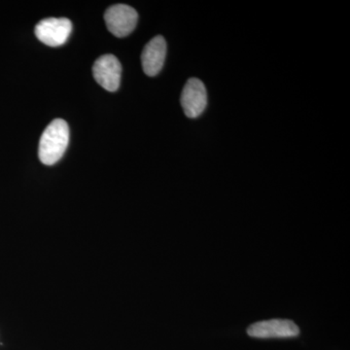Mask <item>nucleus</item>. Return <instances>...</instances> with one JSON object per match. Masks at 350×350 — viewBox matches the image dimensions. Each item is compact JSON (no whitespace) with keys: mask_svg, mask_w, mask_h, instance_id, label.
<instances>
[{"mask_svg":"<svg viewBox=\"0 0 350 350\" xmlns=\"http://www.w3.org/2000/svg\"><path fill=\"white\" fill-rule=\"evenodd\" d=\"M181 107L186 116L196 119L202 114L207 105V93L204 83L198 78H191L181 94Z\"/></svg>","mask_w":350,"mask_h":350,"instance_id":"20e7f679","label":"nucleus"},{"mask_svg":"<svg viewBox=\"0 0 350 350\" xmlns=\"http://www.w3.org/2000/svg\"><path fill=\"white\" fill-rule=\"evenodd\" d=\"M69 128L63 119L52 121L41 135L39 142L38 156L41 163L53 165L61 160L68 148Z\"/></svg>","mask_w":350,"mask_h":350,"instance_id":"f257e3e1","label":"nucleus"},{"mask_svg":"<svg viewBox=\"0 0 350 350\" xmlns=\"http://www.w3.org/2000/svg\"><path fill=\"white\" fill-rule=\"evenodd\" d=\"M71 31L72 24L66 18L44 19L36 25L34 29L38 40L50 47L64 45L68 41Z\"/></svg>","mask_w":350,"mask_h":350,"instance_id":"7ed1b4c3","label":"nucleus"},{"mask_svg":"<svg viewBox=\"0 0 350 350\" xmlns=\"http://www.w3.org/2000/svg\"><path fill=\"white\" fill-rule=\"evenodd\" d=\"M167 56V43L162 36H156L145 46L142 54V68L145 75H158L162 70Z\"/></svg>","mask_w":350,"mask_h":350,"instance_id":"0eeeda50","label":"nucleus"},{"mask_svg":"<svg viewBox=\"0 0 350 350\" xmlns=\"http://www.w3.org/2000/svg\"><path fill=\"white\" fill-rule=\"evenodd\" d=\"M108 31L116 38H126L135 31L137 25L138 14L133 7L126 4H116L107 9L105 14Z\"/></svg>","mask_w":350,"mask_h":350,"instance_id":"f03ea898","label":"nucleus"},{"mask_svg":"<svg viewBox=\"0 0 350 350\" xmlns=\"http://www.w3.org/2000/svg\"><path fill=\"white\" fill-rule=\"evenodd\" d=\"M247 334L252 338H294L299 336L300 329L292 320L271 319L256 322L248 327Z\"/></svg>","mask_w":350,"mask_h":350,"instance_id":"39448f33","label":"nucleus"},{"mask_svg":"<svg viewBox=\"0 0 350 350\" xmlns=\"http://www.w3.org/2000/svg\"><path fill=\"white\" fill-rule=\"evenodd\" d=\"M122 66L119 59L113 55H105L94 62V80L108 92H116L121 81Z\"/></svg>","mask_w":350,"mask_h":350,"instance_id":"423d86ee","label":"nucleus"}]
</instances>
